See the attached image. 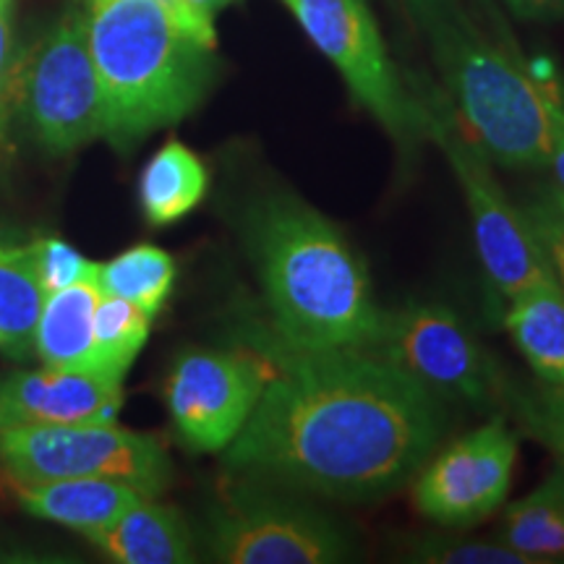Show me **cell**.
Here are the masks:
<instances>
[{
  "instance_id": "1",
  "label": "cell",
  "mask_w": 564,
  "mask_h": 564,
  "mask_svg": "<svg viewBox=\"0 0 564 564\" xmlns=\"http://www.w3.org/2000/svg\"><path fill=\"white\" fill-rule=\"evenodd\" d=\"M274 373L241 434L230 470L343 502L379 499L419 474L442 434L440 398L361 348H299L253 337Z\"/></svg>"
},
{
  "instance_id": "2",
  "label": "cell",
  "mask_w": 564,
  "mask_h": 564,
  "mask_svg": "<svg viewBox=\"0 0 564 564\" xmlns=\"http://www.w3.org/2000/svg\"><path fill=\"white\" fill-rule=\"evenodd\" d=\"M249 249L280 340L373 348L384 312L364 259L329 217L299 196H264L249 215Z\"/></svg>"
},
{
  "instance_id": "3",
  "label": "cell",
  "mask_w": 564,
  "mask_h": 564,
  "mask_svg": "<svg viewBox=\"0 0 564 564\" xmlns=\"http://www.w3.org/2000/svg\"><path fill=\"white\" fill-rule=\"evenodd\" d=\"M89 47L100 79L105 133L118 152L183 121L215 82V47L158 0H89Z\"/></svg>"
},
{
  "instance_id": "4",
  "label": "cell",
  "mask_w": 564,
  "mask_h": 564,
  "mask_svg": "<svg viewBox=\"0 0 564 564\" xmlns=\"http://www.w3.org/2000/svg\"><path fill=\"white\" fill-rule=\"evenodd\" d=\"M444 102L486 158L502 167H546L549 133L539 82L505 34H494L460 0H415Z\"/></svg>"
},
{
  "instance_id": "5",
  "label": "cell",
  "mask_w": 564,
  "mask_h": 564,
  "mask_svg": "<svg viewBox=\"0 0 564 564\" xmlns=\"http://www.w3.org/2000/svg\"><path fill=\"white\" fill-rule=\"evenodd\" d=\"M415 100L421 105L423 137L440 147L460 183L474 223L478 257L491 285L505 299H512L528 288L554 280L523 209L507 199L491 173V160L457 126L442 91L432 89Z\"/></svg>"
},
{
  "instance_id": "6",
  "label": "cell",
  "mask_w": 564,
  "mask_h": 564,
  "mask_svg": "<svg viewBox=\"0 0 564 564\" xmlns=\"http://www.w3.org/2000/svg\"><path fill=\"white\" fill-rule=\"evenodd\" d=\"M17 116L53 152L102 139L105 108L89 47L87 6H68L19 58Z\"/></svg>"
},
{
  "instance_id": "7",
  "label": "cell",
  "mask_w": 564,
  "mask_h": 564,
  "mask_svg": "<svg viewBox=\"0 0 564 564\" xmlns=\"http://www.w3.org/2000/svg\"><path fill=\"white\" fill-rule=\"evenodd\" d=\"M0 463L11 481L118 478L158 497L171 484V457L160 436L110 423L0 429Z\"/></svg>"
},
{
  "instance_id": "8",
  "label": "cell",
  "mask_w": 564,
  "mask_h": 564,
  "mask_svg": "<svg viewBox=\"0 0 564 564\" xmlns=\"http://www.w3.org/2000/svg\"><path fill=\"white\" fill-rule=\"evenodd\" d=\"M212 556L228 564H335L350 560L352 544L314 505L249 478L217 507Z\"/></svg>"
},
{
  "instance_id": "9",
  "label": "cell",
  "mask_w": 564,
  "mask_h": 564,
  "mask_svg": "<svg viewBox=\"0 0 564 564\" xmlns=\"http://www.w3.org/2000/svg\"><path fill=\"white\" fill-rule=\"evenodd\" d=\"M316 51L340 70L350 95L394 144L411 152L423 137L421 105L405 89L364 0H282Z\"/></svg>"
},
{
  "instance_id": "10",
  "label": "cell",
  "mask_w": 564,
  "mask_h": 564,
  "mask_svg": "<svg viewBox=\"0 0 564 564\" xmlns=\"http://www.w3.org/2000/svg\"><path fill=\"white\" fill-rule=\"evenodd\" d=\"M274 373L257 343L225 350H186L165 384L175 432L196 453H223L241 434Z\"/></svg>"
},
{
  "instance_id": "11",
  "label": "cell",
  "mask_w": 564,
  "mask_h": 564,
  "mask_svg": "<svg viewBox=\"0 0 564 564\" xmlns=\"http://www.w3.org/2000/svg\"><path fill=\"white\" fill-rule=\"evenodd\" d=\"M371 352L415 379L436 398L486 405L502 392L497 369L453 308L411 303L387 314Z\"/></svg>"
},
{
  "instance_id": "12",
  "label": "cell",
  "mask_w": 564,
  "mask_h": 564,
  "mask_svg": "<svg viewBox=\"0 0 564 564\" xmlns=\"http://www.w3.org/2000/svg\"><path fill=\"white\" fill-rule=\"evenodd\" d=\"M518 436L502 419L447 444L415 474L413 505L444 528L484 523L505 505L512 486Z\"/></svg>"
},
{
  "instance_id": "13",
  "label": "cell",
  "mask_w": 564,
  "mask_h": 564,
  "mask_svg": "<svg viewBox=\"0 0 564 564\" xmlns=\"http://www.w3.org/2000/svg\"><path fill=\"white\" fill-rule=\"evenodd\" d=\"M123 405V377L105 371H13L0 379V429L110 423Z\"/></svg>"
},
{
  "instance_id": "14",
  "label": "cell",
  "mask_w": 564,
  "mask_h": 564,
  "mask_svg": "<svg viewBox=\"0 0 564 564\" xmlns=\"http://www.w3.org/2000/svg\"><path fill=\"white\" fill-rule=\"evenodd\" d=\"M24 510L42 520L74 528L84 535L110 525L150 494L118 478H51V481H13Z\"/></svg>"
},
{
  "instance_id": "15",
  "label": "cell",
  "mask_w": 564,
  "mask_h": 564,
  "mask_svg": "<svg viewBox=\"0 0 564 564\" xmlns=\"http://www.w3.org/2000/svg\"><path fill=\"white\" fill-rule=\"evenodd\" d=\"M87 539L105 556L121 564H183L194 562L188 525L173 507L158 505L152 497L129 507L110 525Z\"/></svg>"
},
{
  "instance_id": "16",
  "label": "cell",
  "mask_w": 564,
  "mask_h": 564,
  "mask_svg": "<svg viewBox=\"0 0 564 564\" xmlns=\"http://www.w3.org/2000/svg\"><path fill=\"white\" fill-rule=\"evenodd\" d=\"M97 282H79L47 293L34 329V350L47 369H95V308L100 301Z\"/></svg>"
},
{
  "instance_id": "17",
  "label": "cell",
  "mask_w": 564,
  "mask_h": 564,
  "mask_svg": "<svg viewBox=\"0 0 564 564\" xmlns=\"http://www.w3.org/2000/svg\"><path fill=\"white\" fill-rule=\"evenodd\" d=\"M505 327L544 384L564 387V291L556 280L512 295Z\"/></svg>"
},
{
  "instance_id": "18",
  "label": "cell",
  "mask_w": 564,
  "mask_h": 564,
  "mask_svg": "<svg viewBox=\"0 0 564 564\" xmlns=\"http://www.w3.org/2000/svg\"><path fill=\"white\" fill-rule=\"evenodd\" d=\"M497 539L525 554L533 564L564 560V468L554 474L518 502L507 505L499 520Z\"/></svg>"
},
{
  "instance_id": "19",
  "label": "cell",
  "mask_w": 564,
  "mask_h": 564,
  "mask_svg": "<svg viewBox=\"0 0 564 564\" xmlns=\"http://www.w3.org/2000/svg\"><path fill=\"white\" fill-rule=\"evenodd\" d=\"M45 303L32 243L0 241V350L26 358L34 350V329Z\"/></svg>"
},
{
  "instance_id": "20",
  "label": "cell",
  "mask_w": 564,
  "mask_h": 564,
  "mask_svg": "<svg viewBox=\"0 0 564 564\" xmlns=\"http://www.w3.org/2000/svg\"><path fill=\"white\" fill-rule=\"evenodd\" d=\"M207 167L181 141H167L147 162L139 183L144 217L152 225H171L186 217L207 194Z\"/></svg>"
},
{
  "instance_id": "21",
  "label": "cell",
  "mask_w": 564,
  "mask_h": 564,
  "mask_svg": "<svg viewBox=\"0 0 564 564\" xmlns=\"http://www.w3.org/2000/svg\"><path fill=\"white\" fill-rule=\"evenodd\" d=\"M175 262L167 251L158 246H133L121 257L97 267V288L108 295H118L137 303L147 314L154 316L173 291Z\"/></svg>"
},
{
  "instance_id": "22",
  "label": "cell",
  "mask_w": 564,
  "mask_h": 564,
  "mask_svg": "<svg viewBox=\"0 0 564 564\" xmlns=\"http://www.w3.org/2000/svg\"><path fill=\"white\" fill-rule=\"evenodd\" d=\"M152 316L137 303L100 293L95 308V369L126 377L150 337Z\"/></svg>"
},
{
  "instance_id": "23",
  "label": "cell",
  "mask_w": 564,
  "mask_h": 564,
  "mask_svg": "<svg viewBox=\"0 0 564 564\" xmlns=\"http://www.w3.org/2000/svg\"><path fill=\"white\" fill-rule=\"evenodd\" d=\"M510 398L512 413L528 436L544 444L564 468V387H528V390H502Z\"/></svg>"
},
{
  "instance_id": "24",
  "label": "cell",
  "mask_w": 564,
  "mask_h": 564,
  "mask_svg": "<svg viewBox=\"0 0 564 564\" xmlns=\"http://www.w3.org/2000/svg\"><path fill=\"white\" fill-rule=\"evenodd\" d=\"M413 562L432 564H533L505 541H476L463 535H434L413 549Z\"/></svg>"
},
{
  "instance_id": "25",
  "label": "cell",
  "mask_w": 564,
  "mask_h": 564,
  "mask_svg": "<svg viewBox=\"0 0 564 564\" xmlns=\"http://www.w3.org/2000/svg\"><path fill=\"white\" fill-rule=\"evenodd\" d=\"M523 209L528 225H531L535 241L544 251L556 285L564 291V194L560 188L535 194Z\"/></svg>"
},
{
  "instance_id": "26",
  "label": "cell",
  "mask_w": 564,
  "mask_h": 564,
  "mask_svg": "<svg viewBox=\"0 0 564 564\" xmlns=\"http://www.w3.org/2000/svg\"><path fill=\"white\" fill-rule=\"evenodd\" d=\"M37 249V278L42 282V291L55 293L63 288L79 285V282L97 280V262L82 257L79 251L70 249L66 241L58 238H40L34 241Z\"/></svg>"
},
{
  "instance_id": "27",
  "label": "cell",
  "mask_w": 564,
  "mask_h": 564,
  "mask_svg": "<svg viewBox=\"0 0 564 564\" xmlns=\"http://www.w3.org/2000/svg\"><path fill=\"white\" fill-rule=\"evenodd\" d=\"M19 58L13 40V3L0 0V152L6 150L11 121L17 116Z\"/></svg>"
},
{
  "instance_id": "28",
  "label": "cell",
  "mask_w": 564,
  "mask_h": 564,
  "mask_svg": "<svg viewBox=\"0 0 564 564\" xmlns=\"http://www.w3.org/2000/svg\"><path fill=\"white\" fill-rule=\"evenodd\" d=\"M539 82L541 97H544L546 110V133H549V160L546 167H552L556 188L564 194V100L552 79Z\"/></svg>"
},
{
  "instance_id": "29",
  "label": "cell",
  "mask_w": 564,
  "mask_h": 564,
  "mask_svg": "<svg viewBox=\"0 0 564 564\" xmlns=\"http://www.w3.org/2000/svg\"><path fill=\"white\" fill-rule=\"evenodd\" d=\"M507 6L520 19L549 21L564 17V0H507Z\"/></svg>"
},
{
  "instance_id": "30",
  "label": "cell",
  "mask_w": 564,
  "mask_h": 564,
  "mask_svg": "<svg viewBox=\"0 0 564 564\" xmlns=\"http://www.w3.org/2000/svg\"><path fill=\"white\" fill-rule=\"evenodd\" d=\"M158 3H160V6H165V9L171 11L173 17L178 19L181 24L186 26L188 32L196 34V37H199L202 42H207V45L217 47V34H215V30H209V26L199 24V21H196V19L192 17V13H188L186 6H183V0H158Z\"/></svg>"
},
{
  "instance_id": "31",
  "label": "cell",
  "mask_w": 564,
  "mask_h": 564,
  "mask_svg": "<svg viewBox=\"0 0 564 564\" xmlns=\"http://www.w3.org/2000/svg\"><path fill=\"white\" fill-rule=\"evenodd\" d=\"M230 3H236V0H183L188 13H192L199 24L209 26V30H215V17Z\"/></svg>"
}]
</instances>
